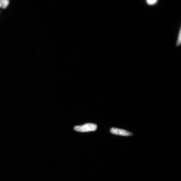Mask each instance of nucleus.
Wrapping results in <instances>:
<instances>
[{
    "instance_id": "1",
    "label": "nucleus",
    "mask_w": 181,
    "mask_h": 181,
    "mask_svg": "<svg viewBox=\"0 0 181 181\" xmlns=\"http://www.w3.org/2000/svg\"><path fill=\"white\" fill-rule=\"evenodd\" d=\"M97 126L93 124H86L82 126H76L74 127V129L78 132H86L94 131L96 130Z\"/></svg>"
},
{
    "instance_id": "2",
    "label": "nucleus",
    "mask_w": 181,
    "mask_h": 181,
    "mask_svg": "<svg viewBox=\"0 0 181 181\" xmlns=\"http://www.w3.org/2000/svg\"><path fill=\"white\" fill-rule=\"evenodd\" d=\"M111 133L116 135L124 136H129L133 135V133L125 130L119 129L115 127L111 128L110 130Z\"/></svg>"
},
{
    "instance_id": "3",
    "label": "nucleus",
    "mask_w": 181,
    "mask_h": 181,
    "mask_svg": "<svg viewBox=\"0 0 181 181\" xmlns=\"http://www.w3.org/2000/svg\"><path fill=\"white\" fill-rule=\"evenodd\" d=\"M1 6L4 8H5L7 7L9 4V1L8 0H1L0 1Z\"/></svg>"
},
{
    "instance_id": "4",
    "label": "nucleus",
    "mask_w": 181,
    "mask_h": 181,
    "mask_svg": "<svg viewBox=\"0 0 181 181\" xmlns=\"http://www.w3.org/2000/svg\"><path fill=\"white\" fill-rule=\"evenodd\" d=\"M157 0H147L146 1V3L148 5L150 6H152L156 5L158 2Z\"/></svg>"
},
{
    "instance_id": "5",
    "label": "nucleus",
    "mask_w": 181,
    "mask_h": 181,
    "mask_svg": "<svg viewBox=\"0 0 181 181\" xmlns=\"http://www.w3.org/2000/svg\"><path fill=\"white\" fill-rule=\"evenodd\" d=\"M181 44V27H180L179 32L178 38L176 42V46H179Z\"/></svg>"
},
{
    "instance_id": "6",
    "label": "nucleus",
    "mask_w": 181,
    "mask_h": 181,
    "mask_svg": "<svg viewBox=\"0 0 181 181\" xmlns=\"http://www.w3.org/2000/svg\"><path fill=\"white\" fill-rule=\"evenodd\" d=\"M0 7H1V4H0Z\"/></svg>"
}]
</instances>
